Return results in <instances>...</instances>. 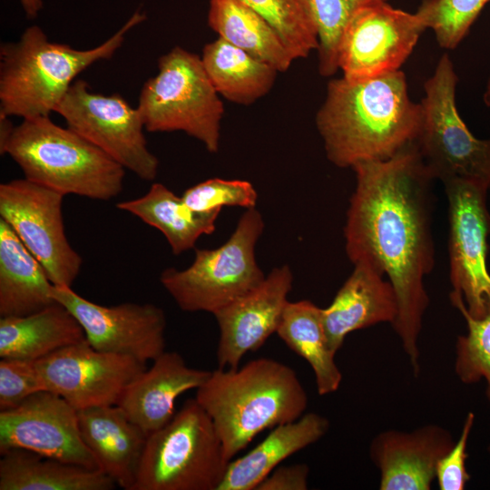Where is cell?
I'll use <instances>...</instances> for the list:
<instances>
[{
  "label": "cell",
  "mask_w": 490,
  "mask_h": 490,
  "mask_svg": "<svg viewBox=\"0 0 490 490\" xmlns=\"http://www.w3.org/2000/svg\"><path fill=\"white\" fill-rule=\"evenodd\" d=\"M351 169L356 187L344 228L346 253L353 264L368 263L387 276L398 305L392 327L418 373L417 342L429 304L424 279L435 265V178L416 142L389 159Z\"/></svg>",
  "instance_id": "cell-1"
},
{
  "label": "cell",
  "mask_w": 490,
  "mask_h": 490,
  "mask_svg": "<svg viewBox=\"0 0 490 490\" xmlns=\"http://www.w3.org/2000/svg\"><path fill=\"white\" fill-rule=\"evenodd\" d=\"M422 106L408 94L401 70L363 81L328 82L316 113L328 160L339 168L391 158L416 142Z\"/></svg>",
  "instance_id": "cell-2"
},
{
  "label": "cell",
  "mask_w": 490,
  "mask_h": 490,
  "mask_svg": "<svg viewBox=\"0 0 490 490\" xmlns=\"http://www.w3.org/2000/svg\"><path fill=\"white\" fill-rule=\"evenodd\" d=\"M196 390L195 399L211 417L229 462L258 434L297 420L308 406L296 371L266 358L241 368H219Z\"/></svg>",
  "instance_id": "cell-3"
},
{
  "label": "cell",
  "mask_w": 490,
  "mask_h": 490,
  "mask_svg": "<svg viewBox=\"0 0 490 490\" xmlns=\"http://www.w3.org/2000/svg\"><path fill=\"white\" fill-rule=\"evenodd\" d=\"M146 18L136 11L113 35L90 49L52 42L37 25L0 46V114L31 119L50 116L82 72L111 59L126 34Z\"/></svg>",
  "instance_id": "cell-4"
},
{
  "label": "cell",
  "mask_w": 490,
  "mask_h": 490,
  "mask_svg": "<svg viewBox=\"0 0 490 490\" xmlns=\"http://www.w3.org/2000/svg\"><path fill=\"white\" fill-rule=\"evenodd\" d=\"M0 152L18 164L25 179L64 195L109 201L123 188L120 163L50 116L23 119Z\"/></svg>",
  "instance_id": "cell-5"
},
{
  "label": "cell",
  "mask_w": 490,
  "mask_h": 490,
  "mask_svg": "<svg viewBox=\"0 0 490 490\" xmlns=\"http://www.w3.org/2000/svg\"><path fill=\"white\" fill-rule=\"evenodd\" d=\"M228 464L211 417L189 398L148 436L132 490H218Z\"/></svg>",
  "instance_id": "cell-6"
},
{
  "label": "cell",
  "mask_w": 490,
  "mask_h": 490,
  "mask_svg": "<svg viewBox=\"0 0 490 490\" xmlns=\"http://www.w3.org/2000/svg\"><path fill=\"white\" fill-rule=\"evenodd\" d=\"M201 58L175 46L158 60V73L142 87L138 110L151 132H183L219 150L224 106Z\"/></svg>",
  "instance_id": "cell-7"
},
{
  "label": "cell",
  "mask_w": 490,
  "mask_h": 490,
  "mask_svg": "<svg viewBox=\"0 0 490 490\" xmlns=\"http://www.w3.org/2000/svg\"><path fill=\"white\" fill-rule=\"evenodd\" d=\"M263 229L260 212L248 209L225 243L213 250H196L193 262L185 270L165 269L161 284L181 310L214 314L264 280L255 258Z\"/></svg>",
  "instance_id": "cell-8"
},
{
  "label": "cell",
  "mask_w": 490,
  "mask_h": 490,
  "mask_svg": "<svg viewBox=\"0 0 490 490\" xmlns=\"http://www.w3.org/2000/svg\"><path fill=\"white\" fill-rule=\"evenodd\" d=\"M458 76L447 54L424 83L417 149L435 180L474 181L490 190V139L476 138L458 113Z\"/></svg>",
  "instance_id": "cell-9"
},
{
  "label": "cell",
  "mask_w": 490,
  "mask_h": 490,
  "mask_svg": "<svg viewBox=\"0 0 490 490\" xmlns=\"http://www.w3.org/2000/svg\"><path fill=\"white\" fill-rule=\"evenodd\" d=\"M443 183L448 204L449 299L451 304L460 302L471 317L483 318L490 316L489 190L464 179Z\"/></svg>",
  "instance_id": "cell-10"
},
{
  "label": "cell",
  "mask_w": 490,
  "mask_h": 490,
  "mask_svg": "<svg viewBox=\"0 0 490 490\" xmlns=\"http://www.w3.org/2000/svg\"><path fill=\"white\" fill-rule=\"evenodd\" d=\"M67 127L100 148L140 179L153 181L158 158L149 150L138 108L119 94L93 93L88 83L75 80L55 108Z\"/></svg>",
  "instance_id": "cell-11"
},
{
  "label": "cell",
  "mask_w": 490,
  "mask_h": 490,
  "mask_svg": "<svg viewBox=\"0 0 490 490\" xmlns=\"http://www.w3.org/2000/svg\"><path fill=\"white\" fill-rule=\"evenodd\" d=\"M64 194L27 179L0 184V218L15 230L55 286L72 287L83 260L69 243Z\"/></svg>",
  "instance_id": "cell-12"
},
{
  "label": "cell",
  "mask_w": 490,
  "mask_h": 490,
  "mask_svg": "<svg viewBox=\"0 0 490 490\" xmlns=\"http://www.w3.org/2000/svg\"><path fill=\"white\" fill-rule=\"evenodd\" d=\"M426 29L417 11L406 12L387 1L360 8L340 40L338 64L342 77L363 81L400 70Z\"/></svg>",
  "instance_id": "cell-13"
},
{
  "label": "cell",
  "mask_w": 490,
  "mask_h": 490,
  "mask_svg": "<svg viewBox=\"0 0 490 490\" xmlns=\"http://www.w3.org/2000/svg\"><path fill=\"white\" fill-rule=\"evenodd\" d=\"M51 296L76 318L88 343L99 351L132 357L144 364L165 351L166 316L154 304L103 306L67 286L53 285Z\"/></svg>",
  "instance_id": "cell-14"
},
{
  "label": "cell",
  "mask_w": 490,
  "mask_h": 490,
  "mask_svg": "<svg viewBox=\"0 0 490 490\" xmlns=\"http://www.w3.org/2000/svg\"><path fill=\"white\" fill-rule=\"evenodd\" d=\"M35 365L45 389L76 410L116 405L130 382L146 369V364L132 357L99 351L87 340L57 350Z\"/></svg>",
  "instance_id": "cell-15"
},
{
  "label": "cell",
  "mask_w": 490,
  "mask_h": 490,
  "mask_svg": "<svg viewBox=\"0 0 490 490\" xmlns=\"http://www.w3.org/2000/svg\"><path fill=\"white\" fill-rule=\"evenodd\" d=\"M13 448L100 470L82 438L77 410L46 389L0 411V454Z\"/></svg>",
  "instance_id": "cell-16"
},
{
  "label": "cell",
  "mask_w": 490,
  "mask_h": 490,
  "mask_svg": "<svg viewBox=\"0 0 490 490\" xmlns=\"http://www.w3.org/2000/svg\"><path fill=\"white\" fill-rule=\"evenodd\" d=\"M292 281L288 265L274 268L256 289L213 314L220 329V368H237L243 356L277 332Z\"/></svg>",
  "instance_id": "cell-17"
},
{
  "label": "cell",
  "mask_w": 490,
  "mask_h": 490,
  "mask_svg": "<svg viewBox=\"0 0 490 490\" xmlns=\"http://www.w3.org/2000/svg\"><path fill=\"white\" fill-rule=\"evenodd\" d=\"M452 434L438 425L411 432L395 429L377 434L369 456L380 472V490H429L438 461L455 444Z\"/></svg>",
  "instance_id": "cell-18"
},
{
  "label": "cell",
  "mask_w": 490,
  "mask_h": 490,
  "mask_svg": "<svg viewBox=\"0 0 490 490\" xmlns=\"http://www.w3.org/2000/svg\"><path fill=\"white\" fill-rule=\"evenodd\" d=\"M211 371L189 367L177 352L164 351L125 387L116 405L147 436L168 424L175 415V400L197 389Z\"/></svg>",
  "instance_id": "cell-19"
},
{
  "label": "cell",
  "mask_w": 490,
  "mask_h": 490,
  "mask_svg": "<svg viewBox=\"0 0 490 490\" xmlns=\"http://www.w3.org/2000/svg\"><path fill=\"white\" fill-rule=\"evenodd\" d=\"M354 270L328 307L321 309L328 346L335 354L352 331L396 320L397 295L384 274L366 262Z\"/></svg>",
  "instance_id": "cell-20"
},
{
  "label": "cell",
  "mask_w": 490,
  "mask_h": 490,
  "mask_svg": "<svg viewBox=\"0 0 490 490\" xmlns=\"http://www.w3.org/2000/svg\"><path fill=\"white\" fill-rule=\"evenodd\" d=\"M82 438L100 470L117 486L132 490L148 436L118 405L77 410Z\"/></svg>",
  "instance_id": "cell-21"
},
{
  "label": "cell",
  "mask_w": 490,
  "mask_h": 490,
  "mask_svg": "<svg viewBox=\"0 0 490 490\" xmlns=\"http://www.w3.org/2000/svg\"><path fill=\"white\" fill-rule=\"evenodd\" d=\"M328 427V420L313 412L273 427L254 448L229 462L218 490H256L282 461L318 441Z\"/></svg>",
  "instance_id": "cell-22"
},
{
  "label": "cell",
  "mask_w": 490,
  "mask_h": 490,
  "mask_svg": "<svg viewBox=\"0 0 490 490\" xmlns=\"http://www.w3.org/2000/svg\"><path fill=\"white\" fill-rule=\"evenodd\" d=\"M84 340L79 321L57 301L29 315L0 318L1 358L36 361Z\"/></svg>",
  "instance_id": "cell-23"
},
{
  "label": "cell",
  "mask_w": 490,
  "mask_h": 490,
  "mask_svg": "<svg viewBox=\"0 0 490 490\" xmlns=\"http://www.w3.org/2000/svg\"><path fill=\"white\" fill-rule=\"evenodd\" d=\"M45 270L0 218V317L29 315L55 303Z\"/></svg>",
  "instance_id": "cell-24"
},
{
  "label": "cell",
  "mask_w": 490,
  "mask_h": 490,
  "mask_svg": "<svg viewBox=\"0 0 490 490\" xmlns=\"http://www.w3.org/2000/svg\"><path fill=\"white\" fill-rule=\"evenodd\" d=\"M115 486L102 470L20 448L1 454L0 490H112Z\"/></svg>",
  "instance_id": "cell-25"
},
{
  "label": "cell",
  "mask_w": 490,
  "mask_h": 490,
  "mask_svg": "<svg viewBox=\"0 0 490 490\" xmlns=\"http://www.w3.org/2000/svg\"><path fill=\"white\" fill-rule=\"evenodd\" d=\"M116 207L160 230L175 255L192 249L201 235L214 232L220 212L193 211L181 196L160 182L152 183L143 196L120 201Z\"/></svg>",
  "instance_id": "cell-26"
},
{
  "label": "cell",
  "mask_w": 490,
  "mask_h": 490,
  "mask_svg": "<svg viewBox=\"0 0 490 490\" xmlns=\"http://www.w3.org/2000/svg\"><path fill=\"white\" fill-rule=\"evenodd\" d=\"M209 26L219 37L286 72L295 60L271 24L241 0H211Z\"/></svg>",
  "instance_id": "cell-27"
},
{
  "label": "cell",
  "mask_w": 490,
  "mask_h": 490,
  "mask_svg": "<svg viewBox=\"0 0 490 490\" xmlns=\"http://www.w3.org/2000/svg\"><path fill=\"white\" fill-rule=\"evenodd\" d=\"M201 58L217 93L243 105L266 95L279 73L269 64L220 37L204 46Z\"/></svg>",
  "instance_id": "cell-28"
},
{
  "label": "cell",
  "mask_w": 490,
  "mask_h": 490,
  "mask_svg": "<svg viewBox=\"0 0 490 490\" xmlns=\"http://www.w3.org/2000/svg\"><path fill=\"white\" fill-rule=\"evenodd\" d=\"M321 308L309 300L289 301L277 329L278 336L311 367L318 393L338 390L342 374L335 362V353L328 346Z\"/></svg>",
  "instance_id": "cell-29"
},
{
  "label": "cell",
  "mask_w": 490,
  "mask_h": 490,
  "mask_svg": "<svg viewBox=\"0 0 490 490\" xmlns=\"http://www.w3.org/2000/svg\"><path fill=\"white\" fill-rule=\"evenodd\" d=\"M277 31L296 59L317 51L318 41L309 0H241Z\"/></svg>",
  "instance_id": "cell-30"
},
{
  "label": "cell",
  "mask_w": 490,
  "mask_h": 490,
  "mask_svg": "<svg viewBox=\"0 0 490 490\" xmlns=\"http://www.w3.org/2000/svg\"><path fill=\"white\" fill-rule=\"evenodd\" d=\"M387 0H309L318 33V70L329 77L338 70L342 34L353 15L362 7Z\"/></svg>",
  "instance_id": "cell-31"
},
{
  "label": "cell",
  "mask_w": 490,
  "mask_h": 490,
  "mask_svg": "<svg viewBox=\"0 0 490 490\" xmlns=\"http://www.w3.org/2000/svg\"><path fill=\"white\" fill-rule=\"evenodd\" d=\"M464 317L467 331L457 337L455 348V372L466 385L484 380L490 400V316L471 317L460 302L452 304Z\"/></svg>",
  "instance_id": "cell-32"
},
{
  "label": "cell",
  "mask_w": 490,
  "mask_h": 490,
  "mask_svg": "<svg viewBox=\"0 0 490 490\" xmlns=\"http://www.w3.org/2000/svg\"><path fill=\"white\" fill-rule=\"evenodd\" d=\"M490 0H422L417 12L441 48L453 50L468 34Z\"/></svg>",
  "instance_id": "cell-33"
},
{
  "label": "cell",
  "mask_w": 490,
  "mask_h": 490,
  "mask_svg": "<svg viewBox=\"0 0 490 490\" xmlns=\"http://www.w3.org/2000/svg\"><path fill=\"white\" fill-rule=\"evenodd\" d=\"M181 198L193 211L207 213L224 206L256 208L258 193L248 181L211 178L190 187Z\"/></svg>",
  "instance_id": "cell-34"
},
{
  "label": "cell",
  "mask_w": 490,
  "mask_h": 490,
  "mask_svg": "<svg viewBox=\"0 0 490 490\" xmlns=\"http://www.w3.org/2000/svg\"><path fill=\"white\" fill-rule=\"evenodd\" d=\"M41 390L45 387L35 361L1 358L0 411L18 406Z\"/></svg>",
  "instance_id": "cell-35"
},
{
  "label": "cell",
  "mask_w": 490,
  "mask_h": 490,
  "mask_svg": "<svg viewBox=\"0 0 490 490\" xmlns=\"http://www.w3.org/2000/svg\"><path fill=\"white\" fill-rule=\"evenodd\" d=\"M475 423V414L469 412L464 421L457 441L437 463L436 480L440 490H464L471 476L466 470L467 442Z\"/></svg>",
  "instance_id": "cell-36"
},
{
  "label": "cell",
  "mask_w": 490,
  "mask_h": 490,
  "mask_svg": "<svg viewBox=\"0 0 490 490\" xmlns=\"http://www.w3.org/2000/svg\"><path fill=\"white\" fill-rule=\"evenodd\" d=\"M309 467L306 464L277 466L256 490H306Z\"/></svg>",
  "instance_id": "cell-37"
},
{
  "label": "cell",
  "mask_w": 490,
  "mask_h": 490,
  "mask_svg": "<svg viewBox=\"0 0 490 490\" xmlns=\"http://www.w3.org/2000/svg\"><path fill=\"white\" fill-rule=\"evenodd\" d=\"M22 7L29 19H34L43 8L42 0H20Z\"/></svg>",
  "instance_id": "cell-38"
},
{
  "label": "cell",
  "mask_w": 490,
  "mask_h": 490,
  "mask_svg": "<svg viewBox=\"0 0 490 490\" xmlns=\"http://www.w3.org/2000/svg\"><path fill=\"white\" fill-rule=\"evenodd\" d=\"M483 100H484L485 104L490 107V77L486 83V87L483 95Z\"/></svg>",
  "instance_id": "cell-39"
}]
</instances>
